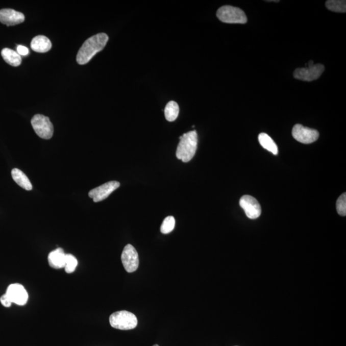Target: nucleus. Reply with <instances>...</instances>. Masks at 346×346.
<instances>
[{
  "label": "nucleus",
  "mask_w": 346,
  "mask_h": 346,
  "mask_svg": "<svg viewBox=\"0 0 346 346\" xmlns=\"http://www.w3.org/2000/svg\"><path fill=\"white\" fill-rule=\"evenodd\" d=\"M108 41L109 36L105 33L97 34L87 39L78 52V64L84 65L88 63L95 55L104 49Z\"/></svg>",
  "instance_id": "nucleus-1"
},
{
  "label": "nucleus",
  "mask_w": 346,
  "mask_h": 346,
  "mask_svg": "<svg viewBox=\"0 0 346 346\" xmlns=\"http://www.w3.org/2000/svg\"><path fill=\"white\" fill-rule=\"evenodd\" d=\"M197 142V134L195 130L187 132L180 137L176 153L177 159L184 162H189L196 152Z\"/></svg>",
  "instance_id": "nucleus-2"
},
{
  "label": "nucleus",
  "mask_w": 346,
  "mask_h": 346,
  "mask_svg": "<svg viewBox=\"0 0 346 346\" xmlns=\"http://www.w3.org/2000/svg\"><path fill=\"white\" fill-rule=\"evenodd\" d=\"M109 322L112 328L121 330L134 329L138 325L136 316L126 310L113 313L110 316Z\"/></svg>",
  "instance_id": "nucleus-3"
},
{
  "label": "nucleus",
  "mask_w": 346,
  "mask_h": 346,
  "mask_svg": "<svg viewBox=\"0 0 346 346\" xmlns=\"http://www.w3.org/2000/svg\"><path fill=\"white\" fill-rule=\"evenodd\" d=\"M216 15L220 21L226 23L245 24L248 21L244 12L238 7L223 6L217 10Z\"/></svg>",
  "instance_id": "nucleus-4"
},
{
  "label": "nucleus",
  "mask_w": 346,
  "mask_h": 346,
  "mask_svg": "<svg viewBox=\"0 0 346 346\" xmlns=\"http://www.w3.org/2000/svg\"><path fill=\"white\" fill-rule=\"evenodd\" d=\"M32 126L39 137L50 139L54 135V126L49 117L43 115H35L31 120Z\"/></svg>",
  "instance_id": "nucleus-5"
},
{
  "label": "nucleus",
  "mask_w": 346,
  "mask_h": 346,
  "mask_svg": "<svg viewBox=\"0 0 346 346\" xmlns=\"http://www.w3.org/2000/svg\"><path fill=\"white\" fill-rule=\"evenodd\" d=\"M325 66L322 64H313V61L308 62V67L298 68L294 72V77L302 81L312 82L322 76L325 71Z\"/></svg>",
  "instance_id": "nucleus-6"
},
{
  "label": "nucleus",
  "mask_w": 346,
  "mask_h": 346,
  "mask_svg": "<svg viewBox=\"0 0 346 346\" xmlns=\"http://www.w3.org/2000/svg\"><path fill=\"white\" fill-rule=\"evenodd\" d=\"M292 134L297 141L303 144H311L319 139V134L317 130L297 124L293 127Z\"/></svg>",
  "instance_id": "nucleus-7"
},
{
  "label": "nucleus",
  "mask_w": 346,
  "mask_h": 346,
  "mask_svg": "<svg viewBox=\"0 0 346 346\" xmlns=\"http://www.w3.org/2000/svg\"><path fill=\"white\" fill-rule=\"evenodd\" d=\"M121 261L128 273H134L139 265V255L135 248L131 244L125 247L121 254Z\"/></svg>",
  "instance_id": "nucleus-8"
},
{
  "label": "nucleus",
  "mask_w": 346,
  "mask_h": 346,
  "mask_svg": "<svg viewBox=\"0 0 346 346\" xmlns=\"http://www.w3.org/2000/svg\"><path fill=\"white\" fill-rule=\"evenodd\" d=\"M240 206L244 210L245 215L252 219H257L261 215L262 209L259 203L255 197L245 195L240 198Z\"/></svg>",
  "instance_id": "nucleus-9"
},
{
  "label": "nucleus",
  "mask_w": 346,
  "mask_h": 346,
  "mask_svg": "<svg viewBox=\"0 0 346 346\" xmlns=\"http://www.w3.org/2000/svg\"><path fill=\"white\" fill-rule=\"evenodd\" d=\"M120 183L116 181H111L105 183L100 186L92 189L89 192V196L93 200L94 202H100L107 199L114 190L118 189Z\"/></svg>",
  "instance_id": "nucleus-10"
},
{
  "label": "nucleus",
  "mask_w": 346,
  "mask_h": 346,
  "mask_svg": "<svg viewBox=\"0 0 346 346\" xmlns=\"http://www.w3.org/2000/svg\"><path fill=\"white\" fill-rule=\"evenodd\" d=\"M6 294L8 295L12 303H16L17 305H24L29 299V294L26 289L19 283L10 285Z\"/></svg>",
  "instance_id": "nucleus-11"
},
{
  "label": "nucleus",
  "mask_w": 346,
  "mask_h": 346,
  "mask_svg": "<svg viewBox=\"0 0 346 346\" xmlns=\"http://www.w3.org/2000/svg\"><path fill=\"white\" fill-rule=\"evenodd\" d=\"M24 21V14L11 9L0 10V22L7 26L21 23Z\"/></svg>",
  "instance_id": "nucleus-12"
},
{
  "label": "nucleus",
  "mask_w": 346,
  "mask_h": 346,
  "mask_svg": "<svg viewBox=\"0 0 346 346\" xmlns=\"http://www.w3.org/2000/svg\"><path fill=\"white\" fill-rule=\"evenodd\" d=\"M66 253L62 248H59L53 251L48 255V263L50 266L54 269H59L64 268Z\"/></svg>",
  "instance_id": "nucleus-13"
},
{
  "label": "nucleus",
  "mask_w": 346,
  "mask_h": 346,
  "mask_svg": "<svg viewBox=\"0 0 346 346\" xmlns=\"http://www.w3.org/2000/svg\"><path fill=\"white\" fill-rule=\"evenodd\" d=\"M31 46L34 52L46 53L51 50L52 44L50 40L46 36H38L32 39Z\"/></svg>",
  "instance_id": "nucleus-14"
},
{
  "label": "nucleus",
  "mask_w": 346,
  "mask_h": 346,
  "mask_svg": "<svg viewBox=\"0 0 346 346\" xmlns=\"http://www.w3.org/2000/svg\"><path fill=\"white\" fill-rule=\"evenodd\" d=\"M11 174L14 182L19 185L20 187H22V189L27 190H31L33 189V187H32L29 178L27 177V175L22 170L17 169V168H14V169L12 170Z\"/></svg>",
  "instance_id": "nucleus-15"
},
{
  "label": "nucleus",
  "mask_w": 346,
  "mask_h": 346,
  "mask_svg": "<svg viewBox=\"0 0 346 346\" xmlns=\"http://www.w3.org/2000/svg\"><path fill=\"white\" fill-rule=\"evenodd\" d=\"M2 56L4 61L12 66H19L21 64V57L14 50L6 47V48L2 50Z\"/></svg>",
  "instance_id": "nucleus-16"
},
{
  "label": "nucleus",
  "mask_w": 346,
  "mask_h": 346,
  "mask_svg": "<svg viewBox=\"0 0 346 346\" xmlns=\"http://www.w3.org/2000/svg\"><path fill=\"white\" fill-rule=\"evenodd\" d=\"M258 140L260 145L267 150V151L272 153L273 154L277 155L278 154V149L277 144L275 142L272 138L265 133H261L258 135Z\"/></svg>",
  "instance_id": "nucleus-17"
},
{
  "label": "nucleus",
  "mask_w": 346,
  "mask_h": 346,
  "mask_svg": "<svg viewBox=\"0 0 346 346\" xmlns=\"http://www.w3.org/2000/svg\"><path fill=\"white\" fill-rule=\"evenodd\" d=\"M180 109L177 102L170 101L166 105L164 110L165 119L168 121H175L179 116Z\"/></svg>",
  "instance_id": "nucleus-18"
},
{
  "label": "nucleus",
  "mask_w": 346,
  "mask_h": 346,
  "mask_svg": "<svg viewBox=\"0 0 346 346\" xmlns=\"http://www.w3.org/2000/svg\"><path fill=\"white\" fill-rule=\"evenodd\" d=\"M326 6L331 11L335 12H345L346 2L343 0H328L326 2Z\"/></svg>",
  "instance_id": "nucleus-19"
},
{
  "label": "nucleus",
  "mask_w": 346,
  "mask_h": 346,
  "mask_svg": "<svg viewBox=\"0 0 346 346\" xmlns=\"http://www.w3.org/2000/svg\"><path fill=\"white\" fill-rule=\"evenodd\" d=\"M78 265V260L75 256L71 254L66 255L64 269L67 273H73Z\"/></svg>",
  "instance_id": "nucleus-20"
},
{
  "label": "nucleus",
  "mask_w": 346,
  "mask_h": 346,
  "mask_svg": "<svg viewBox=\"0 0 346 346\" xmlns=\"http://www.w3.org/2000/svg\"><path fill=\"white\" fill-rule=\"evenodd\" d=\"M175 227V219L174 217L168 216L163 221L160 231L163 234H168L174 230Z\"/></svg>",
  "instance_id": "nucleus-21"
},
{
  "label": "nucleus",
  "mask_w": 346,
  "mask_h": 346,
  "mask_svg": "<svg viewBox=\"0 0 346 346\" xmlns=\"http://www.w3.org/2000/svg\"><path fill=\"white\" fill-rule=\"evenodd\" d=\"M337 210L338 214L341 216H345L346 215V194L343 193L338 198L337 201Z\"/></svg>",
  "instance_id": "nucleus-22"
},
{
  "label": "nucleus",
  "mask_w": 346,
  "mask_h": 346,
  "mask_svg": "<svg viewBox=\"0 0 346 346\" xmlns=\"http://www.w3.org/2000/svg\"><path fill=\"white\" fill-rule=\"evenodd\" d=\"M0 302H1L2 304L6 307H11L12 303L8 295L6 294H4L0 298Z\"/></svg>",
  "instance_id": "nucleus-23"
},
{
  "label": "nucleus",
  "mask_w": 346,
  "mask_h": 346,
  "mask_svg": "<svg viewBox=\"0 0 346 346\" xmlns=\"http://www.w3.org/2000/svg\"><path fill=\"white\" fill-rule=\"evenodd\" d=\"M17 53L20 56H21V55H22V56H26V55H29V50L28 49V47L26 46L19 45V46L17 47Z\"/></svg>",
  "instance_id": "nucleus-24"
},
{
  "label": "nucleus",
  "mask_w": 346,
  "mask_h": 346,
  "mask_svg": "<svg viewBox=\"0 0 346 346\" xmlns=\"http://www.w3.org/2000/svg\"><path fill=\"white\" fill-rule=\"evenodd\" d=\"M153 346H159V345H158V344H155V345H153Z\"/></svg>",
  "instance_id": "nucleus-25"
}]
</instances>
